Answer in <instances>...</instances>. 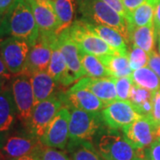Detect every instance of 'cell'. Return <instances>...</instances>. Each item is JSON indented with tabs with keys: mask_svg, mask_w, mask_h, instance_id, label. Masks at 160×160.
Wrapping results in <instances>:
<instances>
[{
	"mask_svg": "<svg viewBox=\"0 0 160 160\" xmlns=\"http://www.w3.org/2000/svg\"><path fill=\"white\" fill-rule=\"evenodd\" d=\"M4 36L22 38L33 46L39 38V29L27 0H15L6 12L0 27Z\"/></svg>",
	"mask_w": 160,
	"mask_h": 160,
	"instance_id": "obj_1",
	"label": "cell"
},
{
	"mask_svg": "<svg viewBox=\"0 0 160 160\" xmlns=\"http://www.w3.org/2000/svg\"><path fill=\"white\" fill-rule=\"evenodd\" d=\"M78 9L83 20L115 29L122 34L126 43L130 41L126 19L102 0H79Z\"/></svg>",
	"mask_w": 160,
	"mask_h": 160,
	"instance_id": "obj_2",
	"label": "cell"
},
{
	"mask_svg": "<svg viewBox=\"0 0 160 160\" xmlns=\"http://www.w3.org/2000/svg\"><path fill=\"white\" fill-rule=\"evenodd\" d=\"M96 136V149L104 160H135L141 151L114 129L102 130Z\"/></svg>",
	"mask_w": 160,
	"mask_h": 160,
	"instance_id": "obj_3",
	"label": "cell"
},
{
	"mask_svg": "<svg viewBox=\"0 0 160 160\" xmlns=\"http://www.w3.org/2000/svg\"><path fill=\"white\" fill-rule=\"evenodd\" d=\"M70 112L69 143L92 142L101 131L104 123L100 112L73 109Z\"/></svg>",
	"mask_w": 160,
	"mask_h": 160,
	"instance_id": "obj_4",
	"label": "cell"
},
{
	"mask_svg": "<svg viewBox=\"0 0 160 160\" xmlns=\"http://www.w3.org/2000/svg\"><path fill=\"white\" fill-rule=\"evenodd\" d=\"M69 31L70 37L83 52L95 55L98 58L120 54L100 37L92 32L85 25L83 20L74 22L69 28Z\"/></svg>",
	"mask_w": 160,
	"mask_h": 160,
	"instance_id": "obj_5",
	"label": "cell"
},
{
	"mask_svg": "<svg viewBox=\"0 0 160 160\" xmlns=\"http://www.w3.org/2000/svg\"><path fill=\"white\" fill-rule=\"evenodd\" d=\"M62 102L59 95H52L43 102L36 104L30 118L26 124L29 134L40 139L47 130L58 111L62 108Z\"/></svg>",
	"mask_w": 160,
	"mask_h": 160,
	"instance_id": "obj_6",
	"label": "cell"
},
{
	"mask_svg": "<svg viewBox=\"0 0 160 160\" xmlns=\"http://www.w3.org/2000/svg\"><path fill=\"white\" fill-rule=\"evenodd\" d=\"M10 86L18 118L26 126L36 105L30 76L24 73L14 75L11 80Z\"/></svg>",
	"mask_w": 160,
	"mask_h": 160,
	"instance_id": "obj_7",
	"label": "cell"
},
{
	"mask_svg": "<svg viewBox=\"0 0 160 160\" xmlns=\"http://www.w3.org/2000/svg\"><path fill=\"white\" fill-rule=\"evenodd\" d=\"M123 132L134 148L145 149L160 138V125H158L149 115L142 116L126 126Z\"/></svg>",
	"mask_w": 160,
	"mask_h": 160,
	"instance_id": "obj_8",
	"label": "cell"
},
{
	"mask_svg": "<svg viewBox=\"0 0 160 160\" xmlns=\"http://www.w3.org/2000/svg\"><path fill=\"white\" fill-rule=\"evenodd\" d=\"M30 45L15 37H8L0 41V54L12 76L24 72Z\"/></svg>",
	"mask_w": 160,
	"mask_h": 160,
	"instance_id": "obj_9",
	"label": "cell"
},
{
	"mask_svg": "<svg viewBox=\"0 0 160 160\" xmlns=\"http://www.w3.org/2000/svg\"><path fill=\"white\" fill-rule=\"evenodd\" d=\"M104 124L110 129H124L142 117L129 101L117 100L102 110Z\"/></svg>",
	"mask_w": 160,
	"mask_h": 160,
	"instance_id": "obj_10",
	"label": "cell"
},
{
	"mask_svg": "<svg viewBox=\"0 0 160 160\" xmlns=\"http://www.w3.org/2000/svg\"><path fill=\"white\" fill-rule=\"evenodd\" d=\"M55 34H42L33 46H30L28 61L24 74L30 76L33 73L45 71L48 68L52 51V44L57 39Z\"/></svg>",
	"mask_w": 160,
	"mask_h": 160,
	"instance_id": "obj_11",
	"label": "cell"
},
{
	"mask_svg": "<svg viewBox=\"0 0 160 160\" xmlns=\"http://www.w3.org/2000/svg\"><path fill=\"white\" fill-rule=\"evenodd\" d=\"M70 109L62 107L48 126L45 134L40 138L42 144L54 149H64L69 143V126Z\"/></svg>",
	"mask_w": 160,
	"mask_h": 160,
	"instance_id": "obj_12",
	"label": "cell"
},
{
	"mask_svg": "<svg viewBox=\"0 0 160 160\" xmlns=\"http://www.w3.org/2000/svg\"><path fill=\"white\" fill-rule=\"evenodd\" d=\"M57 46L67 64L69 76L74 82L86 75L81 62L79 48L70 37L69 29H65L58 36Z\"/></svg>",
	"mask_w": 160,
	"mask_h": 160,
	"instance_id": "obj_13",
	"label": "cell"
},
{
	"mask_svg": "<svg viewBox=\"0 0 160 160\" xmlns=\"http://www.w3.org/2000/svg\"><path fill=\"white\" fill-rule=\"evenodd\" d=\"M61 101L69 109H80L91 112H100L105 107L99 98L87 89H72L59 95Z\"/></svg>",
	"mask_w": 160,
	"mask_h": 160,
	"instance_id": "obj_14",
	"label": "cell"
},
{
	"mask_svg": "<svg viewBox=\"0 0 160 160\" xmlns=\"http://www.w3.org/2000/svg\"><path fill=\"white\" fill-rule=\"evenodd\" d=\"M72 89H87L94 93L105 106L118 100L114 78H83L79 79Z\"/></svg>",
	"mask_w": 160,
	"mask_h": 160,
	"instance_id": "obj_15",
	"label": "cell"
},
{
	"mask_svg": "<svg viewBox=\"0 0 160 160\" xmlns=\"http://www.w3.org/2000/svg\"><path fill=\"white\" fill-rule=\"evenodd\" d=\"M41 144L39 139L30 136L12 135L6 140L0 150V160H12L33 154Z\"/></svg>",
	"mask_w": 160,
	"mask_h": 160,
	"instance_id": "obj_16",
	"label": "cell"
},
{
	"mask_svg": "<svg viewBox=\"0 0 160 160\" xmlns=\"http://www.w3.org/2000/svg\"><path fill=\"white\" fill-rule=\"evenodd\" d=\"M34 14L36 22L42 34H55L57 18L50 2L44 0H27ZM56 35V34H55Z\"/></svg>",
	"mask_w": 160,
	"mask_h": 160,
	"instance_id": "obj_17",
	"label": "cell"
},
{
	"mask_svg": "<svg viewBox=\"0 0 160 160\" xmlns=\"http://www.w3.org/2000/svg\"><path fill=\"white\" fill-rule=\"evenodd\" d=\"M83 22L92 32H93L102 39L104 40L110 47H112L118 53H120L121 55L128 56L129 51L127 48L126 41L120 32L110 27L89 22L85 20H83Z\"/></svg>",
	"mask_w": 160,
	"mask_h": 160,
	"instance_id": "obj_18",
	"label": "cell"
},
{
	"mask_svg": "<svg viewBox=\"0 0 160 160\" xmlns=\"http://www.w3.org/2000/svg\"><path fill=\"white\" fill-rule=\"evenodd\" d=\"M17 110L12 97L11 86H0V132L8 131L12 126Z\"/></svg>",
	"mask_w": 160,
	"mask_h": 160,
	"instance_id": "obj_19",
	"label": "cell"
},
{
	"mask_svg": "<svg viewBox=\"0 0 160 160\" xmlns=\"http://www.w3.org/2000/svg\"><path fill=\"white\" fill-rule=\"evenodd\" d=\"M46 71L57 83L62 84V86H67L74 83V80L69 76L68 67L64 61L62 54L59 50L57 39L52 44L51 60Z\"/></svg>",
	"mask_w": 160,
	"mask_h": 160,
	"instance_id": "obj_20",
	"label": "cell"
},
{
	"mask_svg": "<svg viewBox=\"0 0 160 160\" xmlns=\"http://www.w3.org/2000/svg\"><path fill=\"white\" fill-rule=\"evenodd\" d=\"M31 85L34 92L35 103L38 104L52 95L55 91L57 82L52 78L47 71H39L30 75Z\"/></svg>",
	"mask_w": 160,
	"mask_h": 160,
	"instance_id": "obj_21",
	"label": "cell"
},
{
	"mask_svg": "<svg viewBox=\"0 0 160 160\" xmlns=\"http://www.w3.org/2000/svg\"><path fill=\"white\" fill-rule=\"evenodd\" d=\"M50 3L57 18L58 27L55 34L59 36L74 22L76 2L75 0H52Z\"/></svg>",
	"mask_w": 160,
	"mask_h": 160,
	"instance_id": "obj_22",
	"label": "cell"
},
{
	"mask_svg": "<svg viewBox=\"0 0 160 160\" xmlns=\"http://www.w3.org/2000/svg\"><path fill=\"white\" fill-rule=\"evenodd\" d=\"M155 6L149 1L143 3L133 12H130L126 19L129 34L132 30L138 27L147 26L153 23L154 21Z\"/></svg>",
	"mask_w": 160,
	"mask_h": 160,
	"instance_id": "obj_23",
	"label": "cell"
},
{
	"mask_svg": "<svg viewBox=\"0 0 160 160\" xmlns=\"http://www.w3.org/2000/svg\"><path fill=\"white\" fill-rule=\"evenodd\" d=\"M156 38L153 23L135 28L130 32V41L132 42V45L142 48L148 53L154 50Z\"/></svg>",
	"mask_w": 160,
	"mask_h": 160,
	"instance_id": "obj_24",
	"label": "cell"
},
{
	"mask_svg": "<svg viewBox=\"0 0 160 160\" xmlns=\"http://www.w3.org/2000/svg\"><path fill=\"white\" fill-rule=\"evenodd\" d=\"M102 64L109 69L113 78L131 77L132 69L130 67L128 56L125 55H107L99 58Z\"/></svg>",
	"mask_w": 160,
	"mask_h": 160,
	"instance_id": "obj_25",
	"label": "cell"
},
{
	"mask_svg": "<svg viewBox=\"0 0 160 160\" xmlns=\"http://www.w3.org/2000/svg\"><path fill=\"white\" fill-rule=\"evenodd\" d=\"M80 57L86 76L95 78H113L109 69L103 65L97 56L80 51Z\"/></svg>",
	"mask_w": 160,
	"mask_h": 160,
	"instance_id": "obj_26",
	"label": "cell"
},
{
	"mask_svg": "<svg viewBox=\"0 0 160 160\" xmlns=\"http://www.w3.org/2000/svg\"><path fill=\"white\" fill-rule=\"evenodd\" d=\"M131 78L133 84L150 92L160 89V78L149 67H143L132 71Z\"/></svg>",
	"mask_w": 160,
	"mask_h": 160,
	"instance_id": "obj_27",
	"label": "cell"
},
{
	"mask_svg": "<svg viewBox=\"0 0 160 160\" xmlns=\"http://www.w3.org/2000/svg\"><path fill=\"white\" fill-rule=\"evenodd\" d=\"M71 160H104L92 142L68 143Z\"/></svg>",
	"mask_w": 160,
	"mask_h": 160,
	"instance_id": "obj_28",
	"label": "cell"
},
{
	"mask_svg": "<svg viewBox=\"0 0 160 160\" xmlns=\"http://www.w3.org/2000/svg\"><path fill=\"white\" fill-rule=\"evenodd\" d=\"M129 64L132 70L147 67L149 62V53L143 49L132 45L128 52Z\"/></svg>",
	"mask_w": 160,
	"mask_h": 160,
	"instance_id": "obj_29",
	"label": "cell"
},
{
	"mask_svg": "<svg viewBox=\"0 0 160 160\" xmlns=\"http://www.w3.org/2000/svg\"><path fill=\"white\" fill-rule=\"evenodd\" d=\"M33 154L38 160H71L65 152L59 150V149L47 147L42 143Z\"/></svg>",
	"mask_w": 160,
	"mask_h": 160,
	"instance_id": "obj_30",
	"label": "cell"
},
{
	"mask_svg": "<svg viewBox=\"0 0 160 160\" xmlns=\"http://www.w3.org/2000/svg\"><path fill=\"white\" fill-rule=\"evenodd\" d=\"M153 98V92H150L147 89H144L142 87L132 85L129 96V102L134 106V108L138 110V109L150 99Z\"/></svg>",
	"mask_w": 160,
	"mask_h": 160,
	"instance_id": "obj_31",
	"label": "cell"
},
{
	"mask_svg": "<svg viewBox=\"0 0 160 160\" xmlns=\"http://www.w3.org/2000/svg\"><path fill=\"white\" fill-rule=\"evenodd\" d=\"M116 91L118 95V100L121 101H128L132 86L133 85V81L131 77L125 78H114Z\"/></svg>",
	"mask_w": 160,
	"mask_h": 160,
	"instance_id": "obj_32",
	"label": "cell"
},
{
	"mask_svg": "<svg viewBox=\"0 0 160 160\" xmlns=\"http://www.w3.org/2000/svg\"><path fill=\"white\" fill-rule=\"evenodd\" d=\"M149 116L158 125H160V89L153 92V109Z\"/></svg>",
	"mask_w": 160,
	"mask_h": 160,
	"instance_id": "obj_33",
	"label": "cell"
},
{
	"mask_svg": "<svg viewBox=\"0 0 160 160\" xmlns=\"http://www.w3.org/2000/svg\"><path fill=\"white\" fill-rule=\"evenodd\" d=\"M148 67L152 69L160 78V54L155 50L149 53Z\"/></svg>",
	"mask_w": 160,
	"mask_h": 160,
	"instance_id": "obj_34",
	"label": "cell"
},
{
	"mask_svg": "<svg viewBox=\"0 0 160 160\" xmlns=\"http://www.w3.org/2000/svg\"><path fill=\"white\" fill-rule=\"evenodd\" d=\"M145 151L149 160H160V138L145 149Z\"/></svg>",
	"mask_w": 160,
	"mask_h": 160,
	"instance_id": "obj_35",
	"label": "cell"
},
{
	"mask_svg": "<svg viewBox=\"0 0 160 160\" xmlns=\"http://www.w3.org/2000/svg\"><path fill=\"white\" fill-rule=\"evenodd\" d=\"M102 1L110 6L112 9H114L117 12H118L121 16H123L125 19L127 18L128 13L124 6L122 0H102Z\"/></svg>",
	"mask_w": 160,
	"mask_h": 160,
	"instance_id": "obj_36",
	"label": "cell"
},
{
	"mask_svg": "<svg viewBox=\"0 0 160 160\" xmlns=\"http://www.w3.org/2000/svg\"><path fill=\"white\" fill-rule=\"evenodd\" d=\"M12 73L7 69L6 63L0 54V86H4L12 78Z\"/></svg>",
	"mask_w": 160,
	"mask_h": 160,
	"instance_id": "obj_37",
	"label": "cell"
},
{
	"mask_svg": "<svg viewBox=\"0 0 160 160\" xmlns=\"http://www.w3.org/2000/svg\"><path fill=\"white\" fill-rule=\"evenodd\" d=\"M122 1H123L124 6H125V8H126L128 14L130 12H132L134 11L139 6H142L143 3H145L147 1L149 2V0H122Z\"/></svg>",
	"mask_w": 160,
	"mask_h": 160,
	"instance_id": "obj_38",
	"label": "cell"
},
{
	"mask_svg": "<svg viewBox=\"0 0 160 160\" xmlns=\"http://www.w3.org/2000/svg\"><path fill=\"white\" fill-rule=\"evenodd\" d=\"M155 28V33L157 36L160 34V0H158L155 6V12H154V21H153Z\"/></svg>",
	"mask_w": 160,
	"mask_h": 160,
	"instance_id": "obj_39",
	"label": "cell"
},
{
	"mask_svg": "<svg viewBox=\"0 0 160 160\" xmlns=\"http://www.w3.org/2000/svg\"><path fill=\"white\" fill-rule=\"evenodd\" d=\"M135 160H149L148 156L146 154L145 149H141V151H140V153L137 156V158H135Z\"/></svg>",
	"mask_w": 160,
	"mask_h": 160,
	"instance_id": "obj_40",
	"label": "cell"
},
{
	"mask_svg": "<svg viewBox=\"0 0 160 160\" xmlns=\"http://www.w3.org/2000/svg\"><path fill=\"white\" fill-rule=\"evenodd\" d=\"M12 160H38V158H37V157L34 154H30L26 155V156H23V157H21V158H18Z\"/></svg>",
	"mask_w": 160,
	"mask_h": 160,
	"instance_id": "obj_41",
	"label": "cell"
},
{
	"mask_svg": "<svg viewBox=\"0 0 160 160\" xmlns=\"http://www.w3.org/2000/svg\"><path fill=\"white\" fill-rule=\"evenodd\" d=\"M6 12H3L0 10V27H1V24H2V21H3V18H4V15H5Z\"/></svg>",
	"mask_w": 160,
	"mask_h": 160,
	"instance_id": "obj_42",
	"label": "cell"
},
{
	"mask_svg": "<svg viewBox=\"0 0 160 160\" xmlns=\"http://www.w3.org/2000/svg\"><path fill=\"white\" fill-rule=\"evenodd\" d=\"M158 1V0H149V3H151V4H153L154 6H156V4H157Z\"/></svg>",
	"mask_w": 160,
	"mask_h": 160,
	"instance_id": "obj_43",
	"label": "cell"
},
{
	"mask_svg": "<svg viewBox=\"0 0 160 160\" xmlns=\"http://www.w3.org/2000/svg\"><path fill=\"white\" fill-rule=\"evenodd\" d=\"M157 39L158 40V50H159V54H160V38H158Z\"/></svg>",
	"mask_w": 160,
	"mask_h": 160,
	"instance_id": "obj_44",
	"label": "cell"
},
{
	"mask_svg": "<svg viewBox=\"0 0 160 160\" xmlns=\"http://www.w3.org/2000/svg\"><path fill=\"white\" fill-rule=\"evenodd\" d=\"M44 1H47V2H51L52 0H44Z\"/></svg>",
	"mask_w": 160,
	"mask_h": 160,
	"instance_id": "obj_45",
	"label": "cell"
},
{
	"mask_svg": "<svg viewBox=\"0 0 160 160\" xmlns=\"http://www.w3.org/2000/svg\"><path fill=\"white\" fill-rule=\"evenodd\" d=\"M158 38H160V34L158 35Z\"/></svg>",
	"mask_w": 160,
	"mask_h": 160,
	"instance_id": "obj_46",
	"label": "cell"
}]
</instances>
